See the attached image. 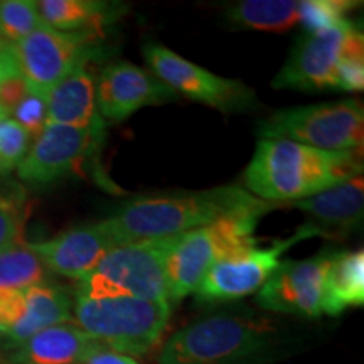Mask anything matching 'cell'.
<instances>
[{"instance_id": "21", "label": "cell", "mask_w": 364, "mask_h": 364, "mask_svg": "<svg viewBox=\"0 0 364 364\" xmlns=\"http://www.w3.org/2000/svg\"><path fill=\"white\" fill-rule=\"evenodd\" d=\"M36 6L44 24L61 33H100L117 12V6L97 0H41Z\"/></svg>"}, {"instance_id": "20", "label": "cell", "mask_w": 364, "mask_h": 364, "mask_svg": "<svg viewBox=\"0 0 364 364\" xmlns=\"http://www.w3.org/2000/svg\"><path fill=\"white\" fill-rule=\"evenodd\" d=\"M364 304V253L332 252L322 284V314L341 316L346 309Z\"/></svg>"}, {"instance_id": "14", "label": "cell", "mask_w": 364, "mask_h": 364, "mask_svg": "<svg viewBox=\"0 0 364 364\" xmlns=\"http://www.w3.org/2000/svg\"><path fill=\"white\" fill-rule=\"evenodd\" d=\"M71 309L70 295L48 282L0 294V331L6 336L7 353L48 327L65 324L71 318Z\"/></svg>"}, {"instance_id": "23", "label": "cell", "mask_w": 364, "mask_h": 364, "mask_svg": "<svg viewBox=\"0 0 364 364\" xmlns=\"http://www.w3.org/2000/svg\"><path fill=\"white\" fill-rule=\"evenodd\" d=\"M46 282V267L31 243L16 241L0 252V294L21 292Z\"/></svg>"}, {"instance_id": "28", "label": "cell", "mask_w": 364, "mask_h": 364, "mask_svg": "<svg viewBox=\"0 0 364 364\" xmlns=\"http://www.w3.org/2000/svg\"><path fill=\"white\" fill-rule=\"evenodd\" d=\"M29 144L31 135L14 118L0 120V174L19 167Z\"/></svg>"}, {"instance_id": "2", "label": "cell", "mask_w": 364, "mask_h": 364, "mask_svg": "<svg viewBox=\"0 0 364 364\" xmlns=\"http://www.w3.org/2000/svg\"><path fill=\"white\" fill-rule=\"evenodd\" d=\"M361 149L321 150L289 140H260L245 186L262 201L294 203L361 174Z\"/></svg>"}, {"instance_id": "4", "label": "cell", "mask_w": 364, "mask_h": 364, "mask_svg": "<svg viewBox=\"0 0 364 364\" xmlns=\"http://www.w3.org/2000/svg\"><path fill=\"white\" fill-rule=\"evenodd\" d=\"M263 215L265 213L228 216L181 235L166 267L169 306L196 292L216 263L257 247L253 231Z\"/></svg>"}, {"instance_id": "5", "label": "cell", "mask_w": 364, "mask_h": 364, "mask_svg": "<svg viewBox=\"0 0 364 364\" xmlns=\"http://www.w3.org/2000/svg\"><path fill=\"white\" fill-rule=\"evenodd\" d=\"M76 326L103 348L124 356H144L162 338L171 317L167 300L130 297L75 299Z\"/></svg>"}, {"instance_id": "8", "label": "cell", "mask_w": 364, "mask_h": 364, "mask_svg": "<svg viewBox=\"0 0 364 364\" xmlns=\"http://www.w3.org/2000/svg\"><path fill=\"white\" fill-rule=\"evenodd\" d=\"M353 51H364V36L351 21L304 33L275 76V90H334L339 63Z\"/></svg>"}, {"instance_id": "15", "label": "cell", "mask_w": 364, "mask_h": 364, "mask_svg": "<svg viewBox=\"0 0 364 364\" xmlns=\"http://www.w3.org/2000/svg\"><path fill=\"white\" fill-rule=\"evenodd\" d=\"M97 112L102 120H125L136 110L176 100L177 93L152 73L129 61L108 65L95 85Z\"/></svg>"}, {"instance_id": "22", "label": "cell", "mask_w": 364, "mask_h": 364, "mask_svg": "<svg viewBox=\"0 0 364 364\" xmlns=\"http://www.w3.org/2000/svg\"><path fill=\"white\" fill-rule=\"evenodd\" d=\"M300 2L294 0H245L228 9V21L257 31L282 33L299 24Z\"/></svg>"}, {"instance_id": "10", "label": "cell", "mask_w": 364, "mask_h": 364, "mask_svg": "<svg viewBox=\"0 0 364 364\" xmlns=\"http://www.w3.org/2000/svg\"><path fill=\"white\" fill-rule=\"evenodd\" d=\"M144 56L156 78L176 93H182L196 102L225 113L250 110L257 105V97L247 85L203 70L169 48L147 44L144 48Z\"/></svg>"}, {"instance_id": "1", "label": "cell", "mask_w": 364, "mask_h": 364, "mask_svg": "<svg viewBox=\"0 0 364 364\" xmlns=\"http://www.w3.org/2000/svg\"><path fill=\"white\" fill-rule=\"evenodd\" d=\"M275 204L255 198L240 186L171 196L136 198L125 203L107 223L120 247L135 241L171 238L228 216L267 213Z\"/></svg>"}, {"instance_id": "27", "label": "cell", "mask_w": 364, "mask_h": 364, "mask_svg": "<svg viewBox=\"0 0 364 364\" xmlns=\"http://www.w3.org/2000/svg\"><path fill=\"white\" fill-rule=\"evenodd\" d=\"M356 6V2L348 0H306L300 2L299 24H302L304 33L341 24L348 21V12Z\"/></svg>"}, {"instance_id": "26", "label": "cell", "mask_w": 364, "mask_h": 364, "mask_svg": "<svg viewBox=\"0 0 364 364\" xmlns=\"http://www.w3.org/2000/svg\"><path fill=\"white\" fill-rule=\"evenodd\" d=\"M29 93L24 76L17 65L12 43L0 53V113L9 118Z\"/></svg>"}, {"instance_id": "13", "label": "cell", "mask_w": 364, "mask_h": 364, "mask_svg": "<svg viewBox=\"0 0 364 364\" xmlns=\"http://www.w3.org/2000/svg\"><path fill=\"white\" fill-rule=\"evenodd\" d=\"M331 250L300 262H280L265 285L258 290L257 304L268 312L300 317L322 316V284Z\"/></svg>"}, {"instance_id": "11", "label": "cell", "mask_w": 364, "mask_h": 364, "mask_svg": "<svg viewBox=\"0 0 364 364\" xmlns=\"http://www.w3.org/2000/svg\"><path fill=\"white\" fill-rule=\"evenodd\" d=\"M312 236H317V233L306 225L292 238L277 240L268 248L255 247L248 252L221 260L204 275L201 284L198 285V299L203 302H230L255 294L279 268L280 257L285 250Z\"/></svg>"}, {"instance_id": "6", "label": "cell", "mask_w": 364, "mask_h": 364, "mask_svg": "<svg viewBox=\"0 0 364 364\" xmlns=\"http://www.w3.org/2000/svg\"><path fill=\"white\" fill-rule=\"evenodd\" d=\"M179 236L135 241L115 248L80 280L76 297L167 300L166 267Z\"/></svg>"}, {"instance_id": "24", "label": "cell", "mask_w": 364, "mask_h": 364, "mask_svg": "<svg viewBox=\"0 0 364 364\" xmlns=\"http://www.w3.org/2000/svg\"><path fill=\"white\" fill-rule=\"evenodd\" d=\"M26 215L24 189L14 182H0V252L22 240Z\"/></svg>"}, {"instance_id": "33", "label": "cell", "mask_w": 364, "mask_h": 364, "mask_svg": "<svg viewBox=\"0 0 364 364\" xmlns=\"http://www.w3.org/2000/svg\"><path fill=\"white\" fill-rule=\"evenodd\" d=\"M9 44H11V43H9V41H6V39H2V38H0V53H2L4 49L7 48Z\"/></svg>"}, {"instance_id": "18", "label": "cell", "mask_w": 364, "mask_h": 364, "mask_svg": "<svg viewBox=\"0 0 364 364\" xmlns=\"http://www.w3.org/2000/svg\"><path fill=\"white\" fill-rule=\"evenodd\" d=\"M102 344L76 324H58L38 332L11 349L4 361L11 364H80L102 351Z\"/></svg>"}, {"instance_id": "19", "label": "cell", "mask_w": 364, "mask_h": 364, "mask_svg": "<svg viewBox=\"0 0 364 364\" xmlns=\"http://www.w3.org/2000/svg\"><path fill=\"white\" fill-rule=\"evenodd\" d=\"M48 103V124L95 129L103 127L97 112L95 80L86 65L75 68L46 97Z\"/></svg>"}, {"instance_id": "25", "label": "cell", "mask_w": 364, "mask_h": 364, "mask_svg": "<svg viewBox=\"0 0 364 364\" xmlns=\"http://www.w3.org/2000/svg\"><path fill=\"white\" fill-rule=\"evenodd\" d=\"M43 26L46 24L41 19L38 6L33 0L0 2V38L9 43H17Z\"/></svg>"}, {"instance_id": "16", "label": "cell", "mask_w": 364, "mask_h": 364, "mask_svg": "<svg viewBox=\"0 0 364 364\" xmlns=\"http://www.w3.org/2000/svg\"><path fill=\"white\" fill-rule=\"evenodd\" d=\"M46 270L68 279L81 280L108 253L120 247L107 220L71 228L48 241L31 243Z\"/></svg>"}, {"instance_id": "17", "label": "cell", "mask_w": 364, "mask_h": 364, "mask_svg": "<svg viewBox=\"0 0 364 364\" xmlns=\"http://www.w3.org/2000/svg\"><path fill=\"white\" fill-rule=\"evenodd\" d=\"M295 208L311 216L309 226L317 235H348L361 226L364 213V182L359 174L353 179L322 191L311 198L292 203Z\"/></svg>"}, {"instance_id": "30", "label": "cell", "mask_w": 364, "mask_h": 364, "mask_svg": "<svg viewBox=\"0 0 364 364\" xmlns=\"http://www.w3.org/2000/svg\"><path fill=\"white\" fill-rule=\"evenodd\" d=\"M364 88V51H353L339 63L334 78V90L363 91Z\"/></svg>"}, {"instance_id": "31", "label": "cell", "mask_w": 364, "mask_h": 364, "mask_svg": "<svg viewBox=\"0 0 364 364\" xmlns=\"http://www.w3.org/2000/svg\"><path fill=\"white\" fill-rule=\"evenodd\" d=\"M80 364H139L134 358L124 356V354L113 353L110 349H102V351L95 353L93 356L86 359Z\"/></svg>"}, {"instance_id": "29", "label": "cell", "mask_w": 364, "mask_h": 364, "mask_svg": "<svg viewBox=\"0 0 364 364\" xmlns=\"http://www.w3.org/2000/svg\"><path fill=\"white\" fill-rule=\"evenodd\" d=\"M14 120L19 124L31 136H38L48 124V103L44 97L29 93L22 98V102L17 105L14 110Z\"/></svg>"}, {"instance_id": "3", "label": "cell", "mask_w": 364, "mask_h": 364, "mask_svg": "<svg viewBox=\"0 0 364 364\" xmlns=\"http://www.w3.org/2000/svg\"><path fill=\"white\" fill-rule=\"evenodd\" d=\"M290 341L268 318L216 314L191 322L159 349L157 364H270Z\"/></svg>"}, {"instance_id": "9", "label": "cell", "mask_w": 364, "mask_h": 364, "mask_svg": "<svg viewBox=\"0 0 364 364\" xmlns=\"http://www.w3.org/2000/svg\"><path fill=\"white\" fill-rule=\"evenodd\" d=\"M93 31L61 33L49 26L14 43L17 65L29 91L48 97L49 91L81 65H88L97 51Z\"/></svg>"}, {"instance_id": "32", "label": "cell", "mask_w": 364, "mask_h": 364, "mask_svg": "<svg viewBox=\"0 0 364 364\" xmlns=\"http://www.w3.org/2000/svg\"><path fill=\"white\" fill-rule=\"evenodd\" d=\"M2 351H7V341H6V336L2 334V331H0V359H4Z\"/></svg>"}, {"instance_id": "34", "label": "cell", "mask_w": 364, "mask_h": 364, "mask_svg": "<svg viewBox=\"0 0 364 364\" xmlns=\"http://www.w3.org/2000/svg\"><path fill=\"white\" fill-rule=\"evenodd\" d=\"M4 118H6V117H4V115H2V113H0V120H4Z\"/></svg>"}, {"instance_id": "12", "label": "cell", "mask_w": 364, "mask_h": 364, "mask_svg": "<svg viewBox=\"0 0 364 364\" xmlns=\"http://www.w3.org/2000/svg\"><path fill=\"white\" fill-rule=\"evenodd\" d=\"M103 127L75 129L46 124L17 167L22 181L46 186L75 174L102 142Z\"/></svg>"}, {"instance_id": "7", "label": "cell", "mask_w": 364, "mask_h": 364, "mask_svg": "<svg viewBox=\"0 0 364 364\" xmlns=\"http://www.w3.org/2000/svg\"><path fill=\"white\" fill-rule=\"evenodd\" d=\"M262 140H289L321 150L363 147L364 110L358 100L287 108L265 118L258 127Z\"/></svg>"}]
</instances>
